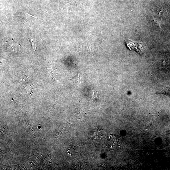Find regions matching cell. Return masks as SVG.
Segmentation results:
<instances>
[{
    "instance_id": "cell-3",
    "label": "cell",
    "mask_w": 170,
    "mask_h": 170,
    "mask_svg": "<svg viewBox=\"0 0 170 170\" xmlns=\"http://www.w3.org/2000/svg\"><path fill=\"white\" fill-rule=\"evenodd\" d=\"M72 81L73 82L75 85H80L82 82L80 78L79 74L77 75L75 77L72 79Z\"/></svg>"
},
{
    "instance_id": "cell-1",
    "label": "cell",
    "mask_w": 170,
    "mask_h": 170,
    "mask_svg": "<svg viewBox=\"0 0 170 170\" xmlns=\"http://www.w3.org/2000/svg\"><path fill=\"white\" fill-rule=\"evenodd\" d=\"M5 45L6 49L12 53H17L19 49V45L13 39L6 40Z\"/></svg>"
},
{
    "instance_id": "cell-2",
    "label": "cell",
    "mask_w": 170,
    "mask_h": 170,
    "mask_svg": "<svg viewBox=\"0 0 170 170\" xmlns=\"http://www.w3.org/2000/svg\"><path fill=\"white\" fill-rule=\"evenodd\" d=\"M158 93H162L170 95V87L166 86L162 88L157 92Z\"/></svg>"
}]
</instances>
